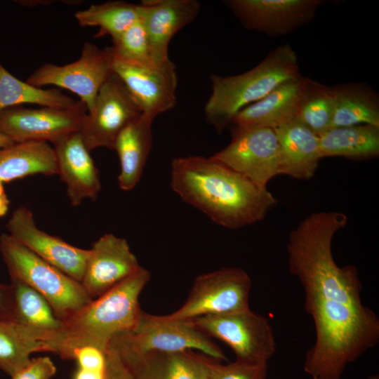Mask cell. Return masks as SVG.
Instances as JSON below:
<instances>
[{"label": "cell", "instance_id": "4dcf8cb0", "mask_svg": "<svg viewBox=\"0 0 379 379\" xmlns=\"http://www.w3.org/2000/svg\"><path fill=\"white\" fill-rule=\"evenodd\" d=\"M112 41L113 46L109 48L115 55L138 62H154L141 18Z\"/></svg>", "mask_w": 379, "mask_h": 379}, {"label": "cell", "instance_id": "9c48e42d", "mask_svg": "<svg viewBox=\"0 0 379 379\" xmlns=\"http://www.w3.org/2000/svg\"><path fill=\"white\" fill-rule=\"evenodd\" d=\"M112 73L107 48L85 42L78 60L64 65L44 64L26 81L40 88L51 85L67 89L77 94L91 113L101 86Z\"/></svg>", "mask_w": 379, "mask_h": 379}, {"label": "cell", "instance_id": "44dd1931", "mask_svg": "<svg viewBox=\"0 0 379 379\" xmlns=\"http://www.w3.org/2000/svg\"><path fill=\"white\" fill-rule=\"evenodd\" d=\"M279 152V175L312 178L321 159L319 135L293 119L274 129Z\"/></svg>", "mask_w": 379, "mask_h": 379}, {"label": "cell", "instance_id": "7a4b0ae2", "mask_svg": "<svg viewBox=\"0 0 379 379\" xmlns=\"http://www.w3.org/2000/svg\"><path fill=\"white\" fill-rule=\"evenodd\" d=\"M170 184L184 201L228 229L263 220L277 202L267 187L257 185L211 157L174 158Z\"/></svg>", "mask_w": 379, "mask_h": 379}, {"label": "cell", "instance_id": "f546056e", "mask_svg": "<svg viewBox=\"0 0 379 379\" xmlns=\"http://www.w3.org/2000/svg\"><path fill=\"white\" fill-rule=\"evenodd\" d=\"M333 112L332 87L306 77L305 87L295 119L320 135L332 128Z\"/></svg>", "mask_w": 379, "mask_h": 379}, {"label": "cell", "instance_id": "f1b7e54d", "mask_svg": "<svg viewBox=\"0 0 379 379\" xmlns=\"http://www.w3.org/2000/svg\"><path fill=\"white\" fill-rule=\"evenodd\" d=\"M74 17L82 27H99L95 37L109 35L114 41L140 19L141 6L123 1H110L92 4L76 12Z\"/></svg>", "mask_w": 379, "mask_h": 379}, {"label": "cell", "instance_id": "ffe728a7", "mask_svg": "<svg viewBox=\"0 0 379 379\" xmlns=\"http://www.w3.org/2000/svg\"><path fill=\"white\" fill-rule=\"evenodd\" d=\"M306 77L277 86L262 99L244 107L233 118L232 130L253 128L275 129L295 119L303 95Z\"/></svg>", "mask_w": 379, "mask_h": 379}, {"label": "cell", "instance_id": "e575fe53", "mask_svg": "<svg viewBox=\"0 0 379 379\" xmlns=\"http://www.w3.org/2000/svg\"><path fill=\"white\" fill-rule=\"evenodd\" d=\"M78 368L89 371H105V352L93 346H85L77 350L74 355Z\"/></svg>", "mask_w": 379, "mask_h": 379}, {"label": "cell", "instance_id": "836d02e7", "mask_svg": "<svg viewBox=\"0 0 379 379\" xmlns=\"http://www.w3.org/2000/svg\"><path fill=\"white\" fill-rule=\"evenodd\" d=\"M56 373V367L48 357L32 359L30 362L11 379H51Z\"/></svg>", "mask_w": 379, "mask_h": 379}, {"label": "cell", "instance_id": "ac0fdd59", "mask_svg": "<svg viewBox=\"0 0 379 379\" xmlns=\"http://www.w3.org/2000/svg\"><path fill=\"white\" fill-rule=\"evenodd\" d=\"M58 174L67 185V196L72 206L84 199H96L101 183L99 172L81 133L69 134L53 144Z\"/></svg>", "mask_w": 379, "mask_h": 379}, {"label": "cell", "instance_id": "83f0119b", "mask_svg": "<svg viewBox=\"0 0 379 379\" xmlns=\"http://www.w3.org/2000/svg\"><path fill=\"white\" fill-rule=\"evenodd\" d=\"M79 102V100L65 95L58 88L44 89L21 81L0 63V112L24 104L71 108L77 106Z\"/></svg>", "mask_w": 379, "mask_h": 379}, {"label": "cell", "instance_id": "484cf974", "mask_svg": "<svg viewBox=\"0 0 379 379\" xmlns=\"http://www.w3.org/2000/svg\"><path fill=\"white\" fill-rule=\"evenodd\" d=\"M319 138L321 159L343 157L364 159L379 154V127L373 125L331 128Z\"/></svg>", "mask_w": 379, "mask_h": 379}, {"label": "cell", "instance_id": "d6a6232c", "mask_svg": "<svg viewBox=\"0 0 379 379\" xmlns=\"http://www.w3.org/2000/svg\"><path fill=\"white\" fill-rule=\"evenodd\" d=\"M105 379H136L131 369L112 342L105 350Z\"/></svg>", "mask_w": 379, "mask_h": 379}, {"label": "cell", "instance_id": "d6986e66", "mask_svg": "<svg viewBox=\"0 0 379 379\" xmlns=\"http://www.w3.org/2000/svg\"><path fill=\"white\" fill-rule=\"evenodd\" d=\"M141 20L146 29L153 61L168 62V46L173 36L193 22L200 11L197 0L143 1Z\"/></svg>", "mask_w": 379, "mask_h": 379}, {"label": "cell", "instance_id": "603a6c76", "mask_svg": "<svg viewBox=\"0 0 379 379\" xmlns=\"http://www.w3.org/2000/svg\"><path fill=\"white\" fill-rule=\"evenodd\" d=\"M36 174H58L55 153L47 142H17L0 148L1 182H10Z\"/></svg>", "mask_w": 379, "mask_h": 379}, {"label": "cell", "instance_id": "d4e9b609", "mask_svg": "<svg viewBox=\"0 0 379 379\" xmlns=\"http://www.w3.org/2000/svg\"><path fill=\"white\" fill-rule=\"evenodd\" d=\"M13 319L43 335L49 343L61 333L63 322L47 300L28 285L11 279Z\"/></svg>", "mask_w": 379, "mask_h": 379}, {"label": "cell", "instance_id": "30bf717a", "mask_svg": "<svg viewBox=\"0 0 379 379\" xmlns=\"http://www.w3.org/2000/svg\"><path fill=\"white\" fill-rule=\"evenodd\" d=\"M113 72L119 77L142 114L154 119L176 104L178 79L171 60L138 62L115 55L107 47Z\"/></svg>", "mask_w": 379, "mask_h": 379}, {"label": "cell", "instance_id": "e0dca14e", "mask_svg": "<svg viewBox=\"0 0 379 379\" xmlns=\"http://www.w3.org/2000/svg\"><path fill=\"white\" fill-rule=\"evenodd\" d=\"M136 379H209L210 357L193 350L138 354L117 337L112 340Z\"/></svg>", "mask_w": 379, "mask_h": 379}, {"label": "cell", "instance_id": "8992f818", "mask_svg": "<svg viewBox=\"0 0 379 379\" xmlns=\"http://www.w3.org/2000/svg\"><path fill=\"white\" fill-rule=\"evenodd\" d=\"M118 337L138 354L197 350L218 361L227 360L219 346L191 320L171 319L142 311L135 328Z\"/></svg>", "mask_w": 379, "mask_h": 379}, {"label": "cell", "instance_id": "277c9868", "mask_svg": "<svg viewBox=\"0 0 379 379\" xmlns=\"http://www.w3.org/2000/svg\"><path fill=\"white\" fill-rule=\"evenodd\" d=\"M301 77L298 56L289 44L272 49L251 69L237 75L211 76V93L205 107L208 123L218 133L230 127L244 107L262 99L283 83Z\"/></svg>", "mask_w": 379, "mask_h": 379}, {"label": "cell", "instance_id": "4316f807", "mask_svg": "<svg viewBox=\"0 0 379 379\" xmlns=\"http://www.w3.org/2000/svg\"><path fill=\"white\" fill-rule=\"evenodd\" d=\"M46 339L14 319L0 320V369L12 377L36 352H46Z\"/></svg>", "mask_w": 379, "mask_h": 379}, {"label": "cell", "instance_id": "1f68e13d", "mask_svg": "<svg viewBox=\"0 0 379 379\" xmlns=\"http://www.w3.org/2000/svg\"><path fill=\"white\" fill-rule=\"evenodd\" d=\"M209 379H265L267 364L235 360L227 364L208 359Z\"/></svg>", "mask_w": 379, "mask_h": 379}, {"label": "cell", "instance_id": "8fae6325", "mask_svg": "<svg viewBox=\"0 0 379 379\" xmlns=\"http://www.w3.org/2000/svg\"><path fill=\"white\" fill-rule=\"evenodd\" d=\"M87 113L80 100L71 108L12 107L0 112V133L14 143L43 141L54 144L79 131Z\"/></svg>", "mask_w": 379, "mask_h": 379}, {"label": "cell", "instance_id": "ba28073f", "mask_svg": "<svg viewBox=\"0 0 379 379\" xmlns=\"http://www.w3.org/2000/svg\"><path fill=\"white\" fill-rule=\"evenodd\" d=\"M191 321L208 336L226 343L235 354L237 360L267 364L276 351L270 321L250 308L199 317Z\"/></svg>", "mask_w": 379, "mask_h": 379}, {"label": "cell", "instance_id": "6da1fadb", "mask_svg": "<svg viewBox=\"0 0 379 379\" xmlns=\"http://www.w3.org/2000/svg\"><path fill=\"white\" fill-rule=\"evenodd\" d=\"M347 222L340 211H320L303 219L286 245L291 273L300 281L315 339L303 368L312 379H340L348 364L379 342V318L361 300L354 265L339 267L332 253L335 233Z\"/></svg>", "mask_w": 379, "mask_h": 379}, {"label": "cell", "instance_id": "d590c367", "mask_svg": "<svg viewBox=\"0 0 379 379\" xmlns=\"http://www.w3.org/2000/svg\"><path fill=\"white\" fill-rule=\"evenodd\" d=\"M13 316L11 286L0 284V320L13 319Z\"/></svg>", "mask_w": 379, "mask_h": 379}, {"label": "cell", "instance_id": "8d00e7d4", "mask_svg": "<svg viewBox=\"0 0 379 379\" xmlns=\"http://www.w3.org/2000/svg\"><path fill=\"white\" fill-rule=\"evenodd\" d=\"M105 371H95L79 368L74 375L73 379H105Z\"/></svg>", "mask_w": 379, "mask_h": 379}, {"label": "cell", "instance_id": "9a60e30c", "mask_svg": "<svg viewBox=\"0 0 379 379\" xmlns=\"http://www.w3.org/2000/svg\"><path fill=\"white\" fill-rule=\"evenodd\" d=\"M6 227L8 234L17 241L67 276L81 282L89 249L76 247L39 230L32 211L24 206L12 213Z\"/></svg>", "mask_w": 379, "mask_h": 379}, {"label": "cell", "instance_id": "74e56055", "mask_svg": "<svg viewBox=\"0 0 379 379\" xmlns=\"http://www.w3.org/2000/svg\"><path fill=\"white\" fill-rule=\"evenodd\" d=\"M3 183L4 182L0 180V218L6 214L10 204Z\"/></svg>", "mask_w": 379, "mask_h": 379}, {"label": "cell", "instance_id": "2e32d148", "mask_svg": "<svg viewBox=\"0 0 379 379\" xmlns=\"http://www.w3.org/2000/svg\"><path fill=\"white\" fill-rule=\"evenodd\" d=\"M140 267L125 239L105 234L89 249L81 284L93 300L126 280Z\"/></svg>", "mask_w": 379, "mask_h": 379}, {"label": "cell", "instance_id": "52a82bcc", "mask_svg": "<svg viewBox=\"0 0 379 379\" xmlns=\"http://www.w3.org/2000/svg\"><path fill=\"white\" fill-rule=\"evenodd\" d=\"M252 281L239 267H224L199 275L185 303L166 315L171 319L191 320L249 309Z\"/></svg>", "mask_w": 379, "mask_h": 379}, {"label": "cell", "instance_id": "5b68a950", "mask_svg": "<svg viewBox=\"0 0 379 379\" xmlns=\"http://www.w3.org/2000/svg\"><path fill=\"white\" fill-rule=\"evenodd\" d=\"M0 253L11 279L18 280L39 292L62 321L93 300L81 283L37 256L8 234L0 237Z\"/></svg>", "mask_w": 379, "mask_h": 379}, {"label": "cell", "instance_id": "3957f363", "mask_svg": "<svg viewBox=\"0 0 379 379\" xmlns=\"http://www.w3.org/2000/svg\"><path fill=\"white\" fill-rule=\"evenodd\" d=\"M151 274L142 267L105 293L62 320L61 333L48 346L63 359H74L75 352L93 346L105 352L117 337L131 331L142 310L140 295Z\"/></svg>", "mask_w": 379, "mask_h": 379}, {"label": "cell", "instance_id": "7402d4cb", "mask_svg": "<svg viewBox=\"0 0 379 379\" xmlns=\"http://www.w3.org/2000/svg\"><path fill=\"white\" fill-rule=\"evenodd\" d=\"M153 120L142 113L123 129L115 141L114 150L120 163L118 183L122 190H133L142 175L152 149Z\"/></svg>", "mask_w": 379, "mask_h": 379}, {"label": "cell", "instance_id": "cb8c5ba5", "mask_svg": "<svg viewBox=\"0 0 379 379\" xmlns=\"http://www.w3.org/2000/svg\"><path fill=\"white\" fill-rule=\"evenodd\" d=\"M334 98L332 128L369 124L379 127V97L363 83L331 86Z\"/></svg>", "mask_w": 379, "mask_h": 379}, {"label": "cell", "instance_id": "4fadbf2b", "mask_svg": "<svg viewBox=\"0 0 379 379\" xmlns=\"http://www.w3.org/2000/svg\"><path fill=\"white\" fill-rule=\"evenodd\" d=\"M232 140L211 157L267 187L279 175V152L274 129L253 128L232 131Z\"/></svg>", "mask_w": 379, "mask_h": 379}, {"label": "cell", "instance_id": "5bb4252c", "mask_svg": "<svg viewBox=\"0 0 379 379\" xmlns=\"http://www.w3.org/2000/svg\"><path fill=\"white\" fill-rule=\"evenodd\" d=\"M247 29L284 36L310 22L321 0H227L223 1Z\"/></svg>", "mask_w": 379, "mask_h": 379}, {"label": "cell", "instance_id": "f35d334b", "mask_svg": "<svg viewBox=\"0 0 379 379\" xmlns=\"http://www.w3.org/2000/svg\"><path fill=\"white\" fill-rule=\"evenodd\" d=\"M14 142L11 139L0 133V148L10 146Z\"/></svg>", "mask_w": 379, "mask_h": 379}, {"label": "cell", "instance_id": "7c38bea8", "mask_svg": "<svg viewBox=\"0 0 379 379\" xmlns=\"http://www.w3.org/2000/svg\"><path fill=\"white\" fill-rule=\"evenodd\" d=\"M142 112L124 83L114 72L101 86L95 107L87 113L80 133L89 152L106 147L114 149L123 129Z\"/></svg>", "mask_w": 379, "mask_h": 379}]
</instances>
